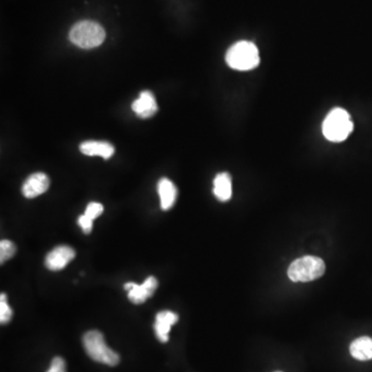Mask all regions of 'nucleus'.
<instances>
[{"label":"nucleus","instance_id":"nucleus-1","mask_svg":"<svg viewBox=\"0 0 372 372\" xmlns=\"http://www.w3.org/2000/svg\"><path fill=\"white\" fill-rule=\"evenodd\" d=\"M226 61L233 70H251L256 69L260 63V53L253 43L241 40L228 50Z\"/></svg>","mask_w":372,"mask_h":372},{"label":"nucleus","instance_id":"nucleus-2","mask_svg":"<svg viewBox=\"0 0 372 372\" xmlns=\"http://www.w3.org/2000/svg\"><path fill=\"white\" fill-rule=\"evenodd\" d=\"M105 38V29L94 21L78 22L70 31V42L82 49H92L101 46Z\"/></svg>","mask_w":372,"mask_h":372},{"label":"nucleus","instance_id":"nucleus-3","mask_svg":"<svg viewBox=\"0 0 372 372\" xmlns=\"http://www.w3.org/2000/svg\"><path fill=\"white\" fill-rule=\"evenodd\" d=\"M83 346L87 355L99 363L116 366L120 357L117 353L106 346L105 337L99 331H88L83 337Z\"/></svg>","mask_w":372,"mask_h":372},{"label":"nucleus","instance_id":"nucleus-4","mask_svg":"<svg viewBox=\"0 0 372 372\" xmlns=\"http://www.w3.org/2000/svg\"><path fill=\"white\" fill-rule=\"evenodd\" d=\"M354 124L344 109L337 108L327 115L323 124V133L331 142H342L351 135Z\"/></svg>","mask_w":372,"mask_h":372},{"label":"nucleus","instance_id":"nucleus-5","mask_svg":"<svg viewBox=\"0 0 372 372\" xmlns=\"http://www.w3.org/2000/svg\"><path fill=\"white\" fill-rule=\"evenodd\" d=\"M325 270L326 265L322 258L305 256L292 263L288 275L294 283H308L323 276Z\"/></svg>","mask_w":372,"mask_h":372},{"label":"nucleus","instance_id":"nucleus-6","mask_svg":"<svg viewBox=\"0 0 372 372\" xmlns=\"http://www.w3.org/2000/svg\"><path fill=\"white\" fill-rule=\"evenodd\" d=\"M158 287V279L154 276H149L145 279L142 285H137L136 283H126L124 285V290L128 292V299L133 304L144 303L147 299L151 298L152 295L155 292Z\"/></svg>","mask_w":372,"mask_h":372},{"label":"nucleus","instance_id":"nucleus-7","mask_svg":"<svg viewBox=\"0 0 372 372\" xmlns=\"http://www.w3.org/2000/svg\"><path fill=\"white\" fill-rule=\"evenodd\" d=\"M76 251L67 245L55 247L46 256L45 265L51 271H60L74 260Z\"/></svg>","mask_w":372,"mask_h":372},{"label":"nucleus","instance_id":"nucleus-8","mask_svg":"<svg viewBox=\"0 0 372 372\" xmlns=\"http://www.w3.org/2000/svg\"><path fill=\"white\" fill-rule=\"evenodd\" d=\"M50 186L49 177L44 173H35L29 176L22 186V194L25 198L33 199L45 194Z\"/></svg>","mask_w":372,"mask_h":372},{"label":"nucleus","instance_id":"nucleus-9","mask_svg":"<svg viewBox=\"0 0 372 372\" xmlns=\"http://www.w3.org/2000/svg\"><path fill=\"white\" fill-rule=\"evenodd\" d=\"M178 319V315L170 310H165L156 314L154 331H155L156 337L160 342L165 344L169 340V333L172 326L175 325Z\"/></svg>","mask_w":372,"mask_h":372},{"label":"nucleus","instance_id":"nucleus-10","mask_svg":"<svg viewBox=\"0 0 372 372\" xmlns=\"http://www.w3.org/2000/svg\"><path fill=\"white\" fill-rule=\"evenodd\" d=\"M133 112L141 118H149L153 116L158 112V104H156L154 95L151 92H142L140 97L133 103Z\"/></svg>","mask_w":372,"mask_h":372},{"label":"nucleus","instance_id":"nucleus-11","mask_svg":"<svg viewBox=\"0 0 372 372\" xmlns=\"http://www.w3.org/2000/svg\"><path fill=\"white\" fill-rule=\"evenodd\" d=\"M82 153L87 156H101L108 160L114 154V146L110 143L97 142V141H87L80 145Z\"/></svg>","mask_w":372,"mask_h":372},{"label":"nucleus","instance_id":"nucleus-12","mask_svg":"<svg viewBox=\"0 0 372 372\" xmlns=\"http://www.w3.org/2000/svg\"><path fill=\"white\" fill-rule=\"evenodd\" d=\"M158 190L162 209L165 211L171 209L176 202L177 195H178L176 186L170 179L163 178L158 182Z\"/></svg>","mask_w":372,"mask_h":372},{"label":"nucleus","instance_id":"nucleus-13","mask_svg":"<svg viewBox=\"0 0 372 372\" xmlns=\"http://www.w3.org/2000/svg\"><path fill=\"white\" fill-rule=\"evenodd\" d=\"M232 179L228 173L217 175L213 182V194L221 202L229 201L232 198Z\"/></svg>","mask_w":372,"mask_h":372},{"label":"nucleus","instance_id":"nucleus-14","mask_svg":"<svg viewBox=\"0 0 372 372\" xmlns=\"http://www.w3.org/2000/svg\"><path fill=\"white\" fill-rule=\"evenodd\" d=\"M349 353L356 360H372V338L363 337L354 340L349 346Z\"/></svg>","mask_w":372,"mask_h":372},{"label":"nucleus","instance_id":"nucleus-15","mask_svg":"<svg viewBox=\"0 0 372 372\" xmlns=\"http://www.w3.org/2000/svg\"><path fill=\"white\" fill-rule=\"evenodd\" d=\"M12 317L13 310L9 305L8 297L2 292L1 296H0V323L2 325L8 324L12 319Z\"/></svg>","mask_w":372,"mask_h":372},{"label":"nucleus","instance_id":"nucleus-16","mask_svg":"<svg viewBox=\"0 0 372 372\" xmlns=\"http://www.w3.org/2000/svg\"><path fill=\"white\" fill-rule=\"evenodd\" d=\"M16 253V245L10 240H1L0 242V263L4 264L6 261L13 258Z\"/></svg>","mask_w":372,"mask_h":372},{"label":"nucleus","instance_id":"nucleus-17","mask_svg":"<svg viewBox=\"0 0 372 372\" xmlns=\"http://www.w3.org/2000/svg\"><path fill=\"white\" fill-rule=\"evenodd\" d=\"M103 212L104 206L102 205V204L92 202V203L88 204L84 214L87 215L89 219H92V221H94V219H97V217H99V215H101Z\"/></svg>","mask_w":372,"mask_h":372},{"label":"nucleus","instance_id":"nucleus-18","mask_svg":"<svg viewBox=\"0 0 372 372\" xmlns=\"http://www.w3.org/2000/svg\"><path fill=\"white\" fill-rule=\"evenodd\" d=\"M47 372H67L65 361L60 357L54 358Z\"/></svg>","mask_w":372,"mask_h":372},{"label":"nucleus","instance_id":"nucleus-19","mask_svg":"<svg viewBox=\"0 0 372 372\" xmlns=\"http://www.w3.org/2000/svg\"><path fill=\"white\" fill-rule=\"evenodd\" d=\"M79 226H81L82 230L85 234H90L92 230L93 221L92 219L87 217V215L83 214L79 217L78 219Z\"/></svg>","mask_w":372,"mask_h":372}]
</instances>
